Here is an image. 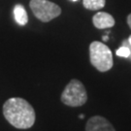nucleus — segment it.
<instances>
[{"instance_id":"nucleus-1","label":"nucleus","mask_w":131,"mask_h":131,"mask_svg":"<svg viewBox=\"0 0 131 131\" xmlns=\"http://www.w3.org/2000/svg\"><path fill=\"white\" fill-rule=\"evenodd\" d=\"M3 115L11 125L19 129L33 126L36 115L33 107L20 97H12L3 105Z\"/></svg>"},{"instance_id":"nucleus-2","label":"nucleus","mask_w":131,"mask_h":131,"mask_svg":"<svg viewBox=\"0 0 131 131\" xmlns=\"http://www.w3.org/2000/svg\"><path fill=\"white\" fill-rule=\"evenodd\" d=\"M89 59L92 66L99 72H107L114 64L111 50L98 41H94L89 45Z\"/></svg>"},{"instance_id":"nucleus-3","label":"nucleus","mask_w":131,"mask_h":131,"mask_svg":"<svg viewBox=\"0 0 131 131\" xmlns=\"http://www.w3.org/2000/svg\"><path fill=\"white\" fill-rule=\"evenodd\" d=\"M60 100L69 107H80L85 104L88 101V93L83 83L77 79L71 80L62 91Z\"/></svg>"},{"instance_id":"nucleus-4","label":"nucleus","mask_w":131,"mask_h":131,"mask_svg":"<svg viewBox=\"0 0 131 131\" xmlns=\"http://www.w3.org/2000/svg\"><path fill=\"white\" fill-rule=\"evenodd\" d=\"M29 6L34 16L43 23H48L61 14L60 7L48 0H31Z\"/></svg>"},{"instance_id":"nucleus-5","label":"nucleus","mask_w":131,"mask_h":131,"mask_svg":"<svg viewBox=\"0 0 131 131\" xmlns=\"http://www.w3.org/2000/svg\"><path fill=\"white\" fill-rule=\"evenodd\" d=\"M85 131H116V129L107 118L101 116H94L86 122Z\"/></svg>"},{"instance_id":"nucleus-6","label":"nucleus","mask_w":131,"mask_h":131,"mask_svg":"<svg viewBox=\"0 0 131 131\" xmlns=\"http://www.w3.org/2000/svg\"><path fill=\"white\" fill-rule=\"evenodd\" d=\"M93 25L98 29H106L111 28L115 25V19L112 15L105 13V12H99L95 14L92 18Z\"/></svg>"},{"instance_id":"nucleus-7","label":"nucleus","mask_w":131,"mask_h":131,"mask_svg":"<svg viewBox=\"0 0 131 131\" xmlns=\"http://www.w3.org/2000/svg\"><path fill=\"white\" fill-rule=\"evenodd\" d=\"M14 16L16 21L19 25H25L28 21V16L24 7L20 4H17L14 8Z\"/></svg>"},{"instance_id":"nucleus-8","label":"nucleus","mask_w":131,"mask_h":131,"mask_svg":"<svg viewBox=\"0 0 131 131\" xmlns=\"http://www.w3.org/2000/svg\"><path fill=\"white\" fill-rule=\"evenodd\" d=\"M106 4V0H83V5L85 9L96 11L102 9Z\"/></svg>"},{"instance_id":"nucleus-9","label":"nucleus","mask_w":131,"mask_h":131,"mask_svg":"<svg viewBox=\"0 0 131 131\" xmlns=\"http://www.w3.org/2000/svg\"><path fill=\"white\" fill-rule=\"evenodd\" d=\"M130 53H131L130 49L127 47H122L117 51V56H122V57H128V56H130Z\"/></svg>"},{"instance_id":"nucleus-10","label":"nucleus","mask_w":131,"mask_h":131,"mask_svg":"<svg viewBox=\"0 0 131 131\" xmlns=\"http://www.w3.org/2000/svg\"><path fill=\"white\" fill-rule=\"evenodd\" d=\"M127 24H128V26H129L131 29V14H129L128 17H127Z\"/></svg>"},{"instance_id":"nucleus-11","label":"nucleus","mask_w":131,"mask_h":131,"mask_svg":"<svg viewBox=\"0 0 131 131\" xmlns=\"http://www.w3.org/2000/svg\"><path fill=\"white\" fill-rule=\"evenodd\" d=\"M128 43H129V45L131 46V35L129 36V38H128Z\"/></svg>"},{"instance_id":"nucleus-12","label":"nucleus","mask_w":131,"mask_h":131,"mask_svg":"<svg viewBox=\"0 0 131 131\" xmlns=\"http://www.w3.org/2000/svg\"><path fill=\"white\" fill-rule=\"evenodd\" d=\"M103 40H104V41H107V40H108V37H107V36H104V37H103Z\"/></svg>"},{"instance_id":"nucleus-13","label":"nucleus","mask_w":131,"mask_h":131,"mask_svg":"<svg viewBox=\"0 0 131 131\" xmlns=\"http://www.w3.org/2000/svg\"><path fill=\"white\" fill-rule=\"evenodd\" d=\"M84 117V115H80V118H83Z\"/></svg>"},{"instance_id":"nucleus-14","label":"nucleus","mask_w":131,"mask_h":131,"mask_svg":"<svg viewBox=\"0 0 131 131\" xmlns=\"http://www.w3.org/2000/svg\"><path fill=\"white\" fill-rule=\"evenodd\" d=\"M72 1H78V0H72Z\"/></svg>"}]
</instances>
